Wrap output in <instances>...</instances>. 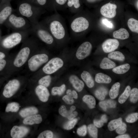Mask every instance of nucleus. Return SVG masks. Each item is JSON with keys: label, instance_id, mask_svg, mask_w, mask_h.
Wrapping results in <instances>:
<instances>
[{"label": "nucleus", "instance_id": "nucleus-22", "mask_svg": "<svg viewBox=\"0 0 138 138\" xmlns=\"http://www.w3.org/2000/svg\"><path fill=\"white\" fill-rule=\"evenodd\" d=\"M81 76L88 87L91 88L94 86V80L89 72L86 71H83L81 74Z\"/></svg>", "mask_w": 138, "mask_h": 138}, {"label": "nucleus", "instance_id": "nucleus-58", "mask_svg": "<svg viewBox=\"0 0 138 138\" xmlns=\"http://www.w3.org/2000/svg\"><path fill=\"white\" fill-rule=\"evenodd\" d=\"M0 32H1L0 31Z\"/></svg>", "mask_w": 138, "mask_h": 138}, {"label": "nucleus", "instance_id": "nucleus-37", "mask_svg": "<svg viewBox=\"0 0 138 138\" xmlns=\"http://www.w3.org/2000/svg\"><path fill=\"white\" fill-rule=\"evenodd\" d=\"M51 77L50 75H46L41 78L39 80V85L43 86L46 87H49L51 83Z\"/></svg>", "mask_w": 138, "mask_h": 138}, {"label": "nucleus", "instance_id": "nucleus-49", "mask_svg": "<svg viewBox=\"0 0 138 138\" xmlns=\"http://www.w3.org/2000/svg\"><path fill=\"white\" fill-rule=\"evenodd\" d=\"M6 64V61L4 59L0 60V71L3 70Z\"/></svg>", "mask_w": 138, "mask_h": 138}, {"label": "nucleus", "instance_id": "nucleus-14", "mask_svg": "<svg viewBox=\"0 0 138 138\" xmlns=\"http://www.w3.org/2000/svg\"><path fill=\"white\" fill-rule=\"evenodd\" d=\"M119 45V41L116 39H109L106 40L102 44V48L105 53H110L117 49Z\"/></svg>", "mask_w": 138, "mask_h": 138}, {"label": "nucleus", "instance_id": "nucleus-1", "mask_svg": "<svg viewBox=\"0 0 138 138\" xmlns=\"http://www.w3.org/2000/svg\"><path fill=\"white\" fill-rule=\"evenodd\" d=\"M48 29L54 40L65 41L68 37L67 30L63 18L57 12L40 21Z\"/></svg>", "mask_w": 138, "mask_h": 138}, {"label": "nucleus", "instance_id": "nucleus-26", "mask_svg": "<svg viewBox=\"0 0 138 138\" xmlns=\"http://www.w3.org/2000/svg\"><path fill=\"white\" fill-rule=\"evenodd\" d=\"M116 64L109 59L104 57L101 61L100 66L103 69H107L114 68L116 66Z\"/></svg>", "mask_w": 138, "mask_h": 138}, {"label": "nucleus", "instance_id": "nucleus-5", "mask_svg": "<svg viewBox=\"0 0 138 138\" xmlns=\"http://www.w3.org/2000/svg\"><path fill=\"white\" fill-rule=\"evenodd\" d=\"M30 34L36 36L42 42L49 45H53L55 40L47 28L40 22L32 24Z\"/></svg>", "mask_w": 138, "mask_h": 138}, {"label": "nucleus", "instance_id": "nucleus-9", "mask_svg": "<svg viewBox=\"0 0 138 138\" xmlns=\"http://www.w3.org/2000/svg\"><path fill=\"white\" fill-rule=\"evenodd\" d=\"M20 86V82L18 80L14 79L10 80L4 87L3 96L7 98L12 97L19 90Z\"/></svg>", "mask_w": 138, "mask_h": 138}, {"label": "nucleus", "instance_id": "nucleus-12", "mask_svg": "<svg viewBox=\"0 0 138 138\" xmlns=\"http://www.w3.org/2000/svg\"><path fill=\"white\" fill-rule=\"evenodd\" d=\"M117 8V6L116 4L109 3L101 7L100 9V12L104 17L112 18L116 15Z\"/></svg>", "mask_w": 138, "mask_h": 138}, {"label": "nucleus", "instance_id": "nucleus-35", "mask_svg": "<svg viewBox=\"0 0 138 138\" xmlns=\"http://www.w3.org/2000/svg\"><path fill=\"white\" fill-rule=\"evenodd\" d=\"M66 88V85L63 84L59 87L55 86L53 87L51 90V93L53 95H62L64 92Z\"/></svg>", "mask_w": 138, "mask_h": 138}, {"label": "nucleus", "instance_id": "nucleus-11", "mask_svg": "<svg viewBox=\"0 0 138 138\" xmlns=\"http://www.w3.org/2000/svg\"><path fill=\"white\" fill-rule=\"evenodd\" d=\"M92 45L89 42H83L78 47L76 53V58L80 60H83L90 54L92 49Z\"/></svg>", "mask_w": 138, "mask_h": 138}, {"label": "nucleus", "instance_id": "nucleus-25", "mask_svg": "<svg viewBox=\"0 0 138 138\" xmlns=\"http://www.w3.org/2000/svg\"><path fill=\"white\" fill-rule=\"evenodd\" d=\"M99 106L104 111L110 108H115L116 107V102L115 101L111 99H108L99 102Z\"/></svg>", "mask_w": 138, "mask_h": 138}, {"label": "nucleus", "instance_id": "nucleus-17", "mask_svg": "<svg viewBox=\"0 0 138 138\" xmlns=\"http://www.w3.org/2000/svg\"><path fill=\"white\" fill-rule=\"evenodd\" d=\"M42 121V118L41 115L37 114L24 118L22 123L25 125H32L40 124Z\"/></svg>", "mask_w": 138, "mask_h": 138}, {"label": "nucleus", "instance_id": "nucleus-24", "mask_svg": "<svg viewBox=\"0 0 138 138\" xmlns=\"http://www.w3.org/2000/svg\"><path fill=\"white\" fill-rule=\"evenodd\" d=\"M95 81L98 83L108 84L111 81V78L108 75L102 73L97 74L95 76Z\"/></svg>", "mask_w": 138, "mask_h": 138}, {"label": "nucleus", "instance_id": "nucleus-13", "mask_svg": "<svg viewBox=\"0 0 138 138\" xmlns=\"http://www.w3.org/2000/svg\"><path fill=\"white\" fill-rule=\"evenodd\" d=\"M29 132V129L26 126L15 125L11 128L10 134L13 138H22L25 137Z\"/></svg>", "mask_w": 138, "mask_h": 138}, {"label": "nucleus", "instance_id": "nucleus-55", "mask_svg": "<svg viewBox=\"0 0 138 138\" xmlns=\"http://www.w3.org/2000/svg\"><path fill=\"white\" fill-rule=\"evenodd\" d=\"M101 0H86L88 3H94Z\"/></svg>", "mask_w": 138, "mask_h": 138}, {"label": "nucleus", "instance_id": "nucleus-8", "mask_svg": "<svg viewBox=\"0 0 138 138\" xmlns=\"http://www.w3.org/2000/svg\"><path fill=\"white\" fill-rule=\"evenodd\" d=\"M64 62L61 59L55 57L50 60L43 67V72L47 74H51L57 71L63 66Z\"/></svg>", "mask_w": 138, "mask_h": 138}, {"label": "nucleus", "instance_id": "nucleus-50", "mask_svg": "<svg viewBox=\"0 0 138 138\" xmlns=\"http://www.w3.org/2000/svg\"><path fill=\"white\" fill-rule=\"evenodd\" d=\"M38 3L40 5L43 6L45 5L47 3V0H36Z\"/></svg>", "mask_w": 138, "mask_h": 138}, {"label": "nucleus", "instance_id": "nucleus-41", "mask_svg": "<svg viewBox=\"0 0 138 138\" xmlns=\"http://www.w3.org/2000/svg\"><path fill=\"white\" fill-rule=\"evenodd\" d=\"M53 133L51 131L46 130L41 133L37 137L38 138H52L53 137Z\"/></svg>", "mask_w": 138, "mask_h": 138}, {"label": "nucleus", "instance_id": "nucleus-43", "mask_svg": "<svg viewBox=\"0 0 138 138\" xmlns=\"http://www.w3.org/2000/svg\"><path fill=\"white\" fill-rule=\"evenodd\" d=\"M126 125L125 123L122 122L116 129V132L118 134H123L125 133L126 131Z\"/></svg>", "mask_w": 138, "mask_h": 138}, {"label": "nucleus", "instance_id": "nucleus-34", "mask_svg": "<svg viewBox=\"0 0 138 138\" xmlns=\"http://www.w3.org/2000/svg\"><path fill=\"white\" fill-rule=\"evenodd\" d=\"M122 123L121 118L111 120L108 123V128L110 131H112L116 129Z\"/></svg>", "mask_w": 138, "mask_h": 138}, {"label": "nucleus", "instance_id": "nucleus-18", "mask_svg": "<svg viewBox=\"0 0 138 138\" xmlns=\"http://www.w3.org/2000/svg\"><path fill=\"white\" fill-rule=\"evenodd\" d=\"M69 80L74 88L78 92L81 91L84 86L83 82L76 75H72L69 77Z\"/></svg>", "mask_w": 138, "mask_h": 138}, {"label": "nucleus", "instance_id": "nucleus-29", "mask_svg": "<svg viewBox=\"0 0 138 138\" xmlns=\"http://www.w3.org/2000/svg\"><path fill=\"white\" fill-rule=\"evenodd\" d=\"M130 66L128 63L124 64L117 67H115L112 69V71L118 74H122L127 72L130 69Z\"/></svg>", "mask_w": 138, "mask_h": 138}, {"label": "nucleus", "instance_id": "nucleus-30", "mask_svg": "<svg viewBox=\"0 0 138 138\" xmlns=\"http://www.w3.org/2000/svg\"><path fill=\"white\" fill-rule=\"evenodd\" d=\"M120 85V83L117 82L114 84L112 86L109 93V96L111 99H115L118 96Z\"/></svg>", "mask_w": 138, "mask_h": 138}, {"label": "nucleus", "instance_id": "nucleus-21", "mask_svg": "<svg viewBox=\"0 0 138 138\" xmlns=\"http://www.w3.org/2000/svg\"><path fill=\"white\" fill-rule=\"evenodd\" d=\"M66 4L67 7L72 13L75 14L80 12L81 7L80 0H67Z\"/></svg>", "mask_w": 138, "mask_h": 138}, {"label": "nucleus", "instance_id": "nucleus-47", "mask_svg": "<svg viewBox=\"0 0 138 138\" xmlns=\"http://www.w3.org/2000/svg\"><path fill=\"white\" fill-rule=\"evenodd\" d=\"M62 99L65 103L68 105H72L74 102L73 98L70 97L67 95L64 96Z\"/></svg>", "mask_w": 138, "mask_h": 138}, {"label": "nucleus", "instance_id": "nucleus-44", "mask_svg": "<svg viewBox=\"0 0 138 138\" xmlns=\"http://www.w3.org/2000/svg\"><path fill=\"white\" fill-rule=\"evenodd\" d=\"M77 133L79 136H84L87 133V128L86 125H84L78 129Z\"/></svg>", "mask_w": 138, "mask_h": 138}, {"label": "nucleus", "instance_id": "nucleus-56", "mask_svg": "<svg viewBox=\"0 0 138 138\" xmlns=\"http://www.w3.org/2000/svg\"><path fill=\"white\" fill-rule=\"evenodd\" d=\"M5 57V55L3 52L0 51V60L2 59Z\"/></svg>", "mask_w": 138, "mask_h": 138}, {"label": "nucleus", "instance_id": "nucleus-10", "mask_svg": "<svg viewBox=\"0 0 138 138\" xmlns=\"http://www.w3.org/2000/svg\"><path fill=\"white\" fill-rule=\"evenodd\" d=\"M30 52V48L28 46L24 47L20 51L14 60L13 63L17 67H20L25 63Z\"/></svg>", "mask_w": 138, "mask_h": 138}, {"label": "nucleus", "instance_id": "nucleus-19", "mask_svg": "<svg viewBox=\"0 0 138 138\" xmlns=\"http://www.w3.org/2000/svg\"><path fill=\"white\" fill-rule=\"evenodd\" d=\"M39 110L36 107L30 106L21 109L19 112V114L21 118H24L28 116L37 114Z\"/></svg>", "mask_w": 138, "mask_h": 138}, {"label": "nucleus", "instance_id": "nucleus-54", "mask_svg": "<svg viewBox=\"0 0 138 138\" xmlns=\"http://www.w3.org/2000/svg\"><path fill=\"white\" fill-rule=\"evenodd\" d=\"M66 94H67V95L68 96L70 97L73 98L72 91L70 89H68L66 91Z\"/></svg>", "mask_w": 138, "mask_h": 138}, {"label": "nucleus", "instance_id": "nucleus-57", "mask_svg": "<svg viewBox=\"0 0 138 138\" xmlns=\"http://www.w3.org/2000/svg\"><path fill=\"white\" fill-rule=\"evenodd\" d=\"M136 7L137 8V9H138V1H137V3H136Z\"/></svg>", "mask_w": 138, "mask_h": 138}, {"label": "nucleus", "instance_id": "nucleus-48", "mask_svg": "<svg viewBox=\"0 0 138 138\" xmlns=\"http://www.w3.org/2000/svg\"><path fill=\"white\" fill-rule=\"evenodd\" d=\"M93 122L94 125L98 128L102 127L104 123L101 119L100 120H94Z\"/></svg>", "mask_w": 138, "mask_h": 138}, {"label": "nucleus", "instance_id": "nucleus-45", "mask_svg": "<svg viewBox=\"0 0 138 138\" xmlns=\"http://www.w3.org/2000/svg\"><path fill=\"white\" fill-rule=\"evenodd\" d=\"M56 2V3L58 6V7L56 9V11L57 10H61L63 9V6L65 5L67 1V0H54Z\"/></svg>", "mask_w": 138, "mask_h": 138}, {"label": "nucleus", "instance_id": "nucleus-38", "mask_svg": "<svg viewBox=\"0 0 138 138\" xmlns=\"http://www.w3.org/2000/svg\"><path fill=\"white\" fill-rule=\"evenodd\" d=\"M129 96L130 101L136 103L138 100V89L136 88H133L130 91Z\"/></svg>", "mask_w": 138, "mask_h": 138}, {"label": "nucleus", "instance_id": "nucleus-27", "mask_svg": "<svg viewBox=\"0 0 138 138\" xmlns=\"http://www.w3.org/2000/svg\"><path fill=\"white\" fill-rule=\"evenodd\" d=\"M20 108V105L18 102H11L7 104L5 110L7 112L16 113L19 111Z\"/></svg>", "mask_w": 138, "mask_h": 138}, {"label": "nucleus", "instance_id": "nucleus-28", "mask_svg": "<svg viewBox=\"0 0 138 138\" xmlns=\"http://www.w3.org/2000/svg\"><path fill=\"white\" fill-rule=\"evenodd\" d=\"M108 93V91L106 88L100 87L95 91V95L98 99L102 100L104 99Z\"/></svg>", "mask_w": 138, "mask_h": 138}, {"label": "nucleus", "instance_id": "nucleus-3", "mask_svg": "<svg viewBox=\"0 0 138 138\" xmlns=\"http://www.w3.org/2000/svg\"><path fill=\"white\" fill-rule=\"evenodd\" d=\"M88 18L80 12L75 14L71 18L70 27L71 34L75 37L88 30L90 26Z\"/></svg>", "mask_w": 138, "mask_h": 138}, {"label": "nucleus", "instance_id": "nucleus-33", "mask_svg": "<svg viewBox=\"0 0 138 138\" xmlns=\"http://www.w3.org/2000/svg\"><path fill=\"white\" fill-rule=\"evenodd\" d=\"M109 58L121 61H123L125 59L124 55L121 52L119 51H115L110 52L108 55Z\"/></svg>", "mask_w": 138, "mask_h": 138}, {"label": "nucleus", "instance_id": "nucleus-40", "mask_svg": "<svg viewBox=\"0 0 138 138\" xmlns=\"http://www.w3.org/2000/svg\"><path fill=\"white\" fill-rule=\"evenodd\" d=\"M87 129L89 134L92 137L94 138H97L98 130L94 124H89L88 126Z\"/></svg>", "mask_w": 138, "mask_h": 138}, {"label": "nucleus", "instance_id": "nucleus-32", "mask_svg": "<svg viewBox=\"0 0 138 138\" xmlns=\"http://www.w3.org/2000/svg\"><path fill=\"white\" fill-rule=\"evenodd\" d=\"M128 27L132 32L138 33V21L134 18L129 19L127 22Z\"/></svg>", "mask_w": 138, "mask_h": 138}, {"label": "nucleus", "instance_id": "nucleus-15", "mask_svg": "<svg viewBox=\"0 0 138 138\" xmlns=\"http://www.w3.org/2000/svg\"><path fill=\"white\" fill-rule=\"evenodd\" d=\"M35 91L36 95L40 101L43 102L47 101L50 94L47 87L39 85L36 87Z\"/></svg>", "mask_w": 138, "mask_h": 138}, {"label": "nucleus", "instance_id": "nucleus-31", "mask_svg": "<svg viewBox=\"0 0 138 138\" xmlns=\"http://www.w3.org/2000/svg\"><path fill=\"white\" fill-rule=\"evenodd\" d=\"M83 100L87 104L90 108L93 109L95 107L96 101L93 96L90 95H86L83 97Z\"/></svg>", "mask_w": 138, "mask_h": 138}, {"label": "nucleus", "instance_id": "nucleus-6", "mask_svg": "<svg viewBox=\"0 0 138 138\" xmlns=\"http://www.w3.org/2000/svg\"><path fill=\"white\" fill-rule=\"evenodd\" d=\"M30 29L13 31L3 40L2 43L3 46L9 49L16 46L30 34Z\"/></svg>", "mask_w": 138, "mask_h": 138}, {"label": "nucleus", "instance_id": "nucleus-4", "mask_svg": "<svg viewBox=\"0 0 138 138\" xmlns=\"http://www.w3.org/2000/svg\"><path fill=\"white\" fill-rule=\"evenodd\" d=\"M14 12L4 23L6 25L13 31L30 29L32 26L30 22L27 18Z\"/></svg>", "mask_w": 138, "mask_h": 138}, {"label": "nucleus", "instance_id": "nucleus-39", "mask_svg": "<svg viewBox=\"0 0 138 138\" xmlns=\"http://www.w3.org/2000/svg\"><path fill=\"white\" fill-rule=\"evenodd\" d=\"M65 122L63 125V128L66 130H69L73 128L77 123L78 119L74 118Z\"/></svg>", "mask_w": 138, "mask_h": 138}, {"label": "nucleus", "instance_id": "nucleus-7", "mask_svg": "<svg viewBox=\"0 0 138 138\" xmlns=\"http://www.w3.org/2000/svg\"><path fill=\"white\" fill-rule=\"evenodd\" d=\"M48 55L44 53L34 55L28 60V66L30 70L32 71L37 70L41 65L48 61Z\"/></svg>", "mask_w": 138, "mask_h": 138}, {"label": "nucleus", "instance_id": "nucleus-51", "mask_svg": "<svg viewBox=\"0 0 138 138\" xmlns=\"http://www.w3.org/2000/svg\"><path fill=\"white\" fill-rule=\"evenodd\" d=\"M101 120L104 123H106L108 121V118L106 114H103L101 117Z\"/></svg>", "mask_w": 138, "mask_h": 138}, {"label": "nucleus", "instance_id": "nucleus-2", "mask_svg": "<svg viewBox=\"0 0 138 138\" xmlns=\"http://www.w3.org/2000/svg\"><path fill=\"white\" fill-rule=\"evenodd\" d=\"M46 11L42 8L33 7L27 3H23L19 6L16 13L27 18L32 24L38 22L41 16Z\"/></svg>", "mask_w": 138, "mask_h": 138}, {"label": "nucleus", "instance_id": "nucleus-52", "mask_svg": "<svg viewBox=\"0 0 138 138\" xmlns=\"http://www.w3.org/2000/svg\"><path fill=\"white\" fill-rule=\"evenodd\" d=\"M116 138H130V136L128 134H125L119 135L116 137Z\"/></svg>", "mask_w": 138, "mask_h": 138}, {"label": "nucleus", "instance_id": "nucleus-23", "mask_svg": "<svg viewBox=\"0 0 138 138\" xmlns=\"http://www.w3.org/2000/svg\"><path fill=\"white\" fill-rule=\"evenodd\" d=\"M113 36L114 38L124 40L126 39L129 37V34L126 29L121 28L114 31L113 33Z\"/></svg>", "mask_w": 138, "mask_h": 138}, {"label": "nucleus", "instance_id": "nucleus-16", "mask_svg": "<svg viewBox=\"0 0 138 138\" xmlns=\"http://www.w3.org/2000/svg\"><path fill=\"white\" fill-rule=\"evenodd\" d=\"M76 107L72 106L69 110L67 111L66 107L64 105L61 106L59 109V113L64 117L67 118L69 120H71L76 117L78 115V112L75 110Z\"/></svg>", "mask_w": 138, "mask_h": 138}, {"label": "nucleus", "instance_id": "nucleus-53", "mask_svg": "<svg viewBox=\"0 0 138 138\" xmlns=\"http://www.w3.org/2000/svg\"><path fill=\"white\" fill-rule=\"evenodd\" d=\"M72 97L73 98L77 99L78 98V95L77 92L75 90L72 91Z\"/></svg>", "mask_w": 138, "mask_h": 138}, {"label": "nucleus", "instance_id": "nucleus-20", "mask_svg": "<svg viewBox=\"0 0 138 138\" xmlns=\"http://www.w3.org/2000/svg\"><path fill=\"white\" fill-rule=\"evenodd\" d=\"M14 12L11 6H5L0 9V25L5 23L8 17Z\"/></svg>", "mask_w": 138, "mask_h": 138}, {"label": "nucleus", "instance_id": "nucleus-42", "mask_svg": "<svg viewBox=\"0 0 138 138\" xmlns=\"http://www.w3.org/2000/svg\"><path fill=\"white\" fill-rule=\"evenodd\" d=\"M138 119V113H135L129 115L126 118V122L132 123L136 121Z\"/></svg>", "mask_w": 138, "mask_h": 138}, {"label": "nucleus", "instance_id": "nucleus-36", "mask_svg": "<svg viewBox=\"0 0 138 138\" xmlns=\"http://www.w3.org/2000/svg\"><path fill=\"white\" fill-rule=\"evenodd\" d=\"M131 88L130 86H126L123 93L121 95L118 99L119 102L122 104L124 103L129 97Z\"/></svg>", "mask_w": 138, "mask_h": 138}, {"label": "nucleus", "instance_id": "nucleus-46", "mask_svg": "<svg viewBox=\"0 0 138 138\" xmlns=\"http://www.w3.org/2000/svg\"><path fill=\"white\" fill-rule=\"evenodd\" d=\"M102 22L103 25L108 28L110 29H112L113 28L114 25L113 23L107 19H102Z\"/></svg>", "mask_w": 138, "mask_h": 138}]
</instances>
